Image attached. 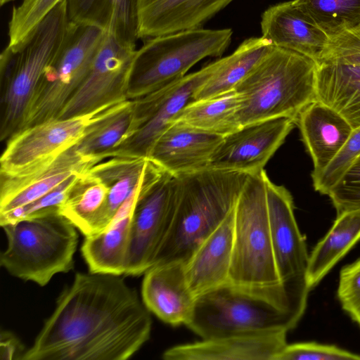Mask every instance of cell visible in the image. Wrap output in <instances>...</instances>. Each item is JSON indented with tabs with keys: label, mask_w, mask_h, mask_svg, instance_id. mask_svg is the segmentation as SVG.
<instances>
[{
	"label": "cell",
	"mask_w": 360,
	"mask_h": 360,
	"mask_svg": "<svg viewBox=\"0 0 360 360\" xmlns=\"http://www.w3.org/2000/svg\"><path fill=\"white\" fill-rule=\"evenodd\" d=\"M151 328L150 311L121 275L77 273L22 360H126Z\"/></svg>",
	"instance_id": "6da1fadb"
},
{
	"label": "cell",
	"mask_w": 360,
	"mask_h": 360,
	"mask_svg": "<svg viewBox=\"0 0 360 360\" xmlns=\"http://www.w3.org/2000/svg\"><path fill=\"white\" fill-rule=\"evenodd\" d=\"M75 24L67 0L58 4L18 47L0 55V139L21 130L34 93L46 68L66 44Z\"/></svg>",
	"instance_id": "7a4b0ae2"
},
{
	"label": "cell",
	"mask_w": 360,
	"mask_h": 360,
	"mask_svg": "<svg viewBox=\"0 0 360 360\" xmlns=\"http://www.w3.org/2000/svg\"><path fill=\"white\" fill-rule=\"evenodd\" d=\"M305 308L284 287L249 290L229 283L196 297L186 325L201 338L294 328Z\"/></svg>",
	"instance_id": "3957f363"
},
{
	"label": "cell",
	"mask_w": 360,
	"mask_h": 360,
	"mask_svg": "<svg viewBox=\"0 0 360 360\" xmlns=\"http://www.w3.org/2000/svg\"><path fill=\"white\" fill-rule=\"evenodd\" d=\"M249 175L206 168L177 176L179 198L174 221L155 265L185 263L233 211Z\"/></svg>",
	"instance_id": "277c9868"
},
{
	"label": "cell",
	"mask_w": 360,
	"mask_h": 360,
	"mask_svg": "<svg viewBox=\"0 0 360 360\" xmlns=\"http://www.w3.org/2000/svg\"><path fill=\"white\" fill-rule=\"evenodd\" d=\"M317 65L306 56L274 46L235 89L240 127L277 117L296 122L300 112L316 101Z\"/></svg>",
	"instance_id": "5b68a950"
},
{
	"label": "cell",
	"mask_w": 360,
	"mask_h": 360,
	"mask_svg": "<svg viewBox=\"0 0 360 360\" xmlns=\"http://www.w3.org/2000/svg\"><path fill=\"white\" fill-rule=\"evenodd\" d=\"M6 249L0 264L11 275L43 287L74 266L77 229L59 213L25 219L1 226Z\"/></svg>",
	"instance_id": "8992f818"
},
{
	"label": "cell",
	"mask_w": 360,
	"mask_h": 360,
	"mask_svg": "<svg viewBox=\"0 0 360 360\" xmlns=\"http://www.w3.org/2000/svg\"><path fill=\"white\" fill-rule=\"evenodd\" d=\"M264 170L249 175L234 207L229 283L244 289L285 287L275 262L269 223ZM289 292V291H288Z\"/></svg>",
	"instance_id": "52a82bcc"
},
{
	"label": "cell",
	"mask_w": 360,
	"mask_h": 360,
	"mask_svg": "<svg viewBox=\"0 0 360 360\" xmlns=\"http://www.w3.org/2000/svg\"><path fill=\"white\" fill-rule=\"evenodd\" d=\"M232 34L231 29L200 27L145 39L134 56L128 99L138 98L183 77L206 57L221 56Z\"/></svg>",
	"instance_id": "ba28073f"
},
{
	"label": "cell",
	"mask_w": 360,
	"mask_h": 360,
	"mask_svg": "<svg viewBox=\"0 0 360 360\" xmlns=\"http://www.w3.org/2000/svg\"><path fill=\"white\" fill-rule=\"evenodd\" d=\"M105 32L76 25L66 44L43 73L21 129L58 118L86 77Z\"/></svg>",
	"instance_id": "9c48e42d"
},
{
	"label": "cell",
	"mask_w": 360,
	"mask_h": 360,
	"mask_svg": "<svg viewBox=\"0 0 360 360\" xmlns=\"http://www.w3.org/2000/svg\"><path fill=\"white\" fill-rule=\"evenodd\" d=\"M224 58L134 99L133 115L125 137L107 155L149 158L158 139L190 103L198 88L222 64Z\"/></svg>",
	"instance_id": "30bf717a"
},
{
	"label": "cell",
	"mask_w": 360,
	"mask_h": 360,
	"mask_svg": "<svg viewBox=\"0 0 360 360\" xmlns=\"http://www.w3.org/2000/svg\"><path fill=\"white\" fill-rule=\"evenodd\" d=\"M179 198V177L165 170L145 184L133 213L124 275H143L155 264L171 230Z\"/></svg>",
	"instance_id": "8fae6325"
},
{
	"label": "cell",
	"mask_w": 360,
	"mask_h": 360,
	"mask_svg": "<svg viewBox=\"0 0 360 360\" xmlns=\"http://www.w3.org/2000/svg\"><path fill=\"white\" fill-rule=\"evenodd\" d=\"M117 105L80 116L49 120L19 131L6 141L0 158V174H20L56 158L75 146L92 124Z\"/></svg>",
	"instance_id": "7c38bea8"
},
{
	"label": "cell",
	"mask_w": 360,
	"mask_h": 360,
	"mask_svg": "<svg viewBox=\"0 0 360 360\" xmlns=\"http://www.w3.org/2000/svg\"><path fill=\"white\" fill-rule=\"evenodd\" d=\"M136 43L106 32L82 83L58 118L91 113L127 100Z\"/></svg>",
	"instance_id": "4fadbf2b"
},
{
	"label": "cell",
	"mask_w": 360,
	"mask_h": 360,
	"mask_svg": "<svg viewBox=\"0 0 360 360\" xmlns=\"http://www.w3.org/2000/svg\"><path fill=\"white\" fill-rule=\"evenodd\" d=\"M273 252L281 283L306 308L311 290L307 281L309 255L294 214L292 195L283 186L265 179Z\"/></svg>",
	"instance_id": "5bb4252c"
},
{
	"label": "cell",
	"mask_w": 360,
	"mask_h": 360,
	"mask_svg": "<svg viewBox=\"0 0 360 360\" xmlns=\"http://www.w3.org/2000/svg\"><path fill=\"white\" fill-rule=\"evenodd\" d=\"M295 124L292 118L277 117L240 127L223 136L207 168L250 175L261 172Z\"/></svg>",
	"instance_id": "9a60e30c"
},
{
	"label": "cell",
	"mask_w": 360,
	"mask_h": 360,
	"mask_svg": "<svg viewBox=\"0 0 360 360\" xmlns=\"http://www.w3.org/2000/svg\"><path fill=\"white\" fill-rule=\"evenodd\" d=\"M101 161L84 156L73 146L32 169L13 175L0 174V213L37 200L71 176L82 174Z\"/></svg>",
	"instance_id": "2e32d148"
},
{
	"label": "cell",
	"mask_w": 360,
	"mask_h": 360,
	"mask_svg": "<svg viewBox=\"0 0 360 360\" xmlns=\"http://www.w3.org/2000/svg\"><path fill=\"white\" fill-rule=\"evenodd\" d=\"M285 330L223 335L166 349L165 360H275L287 345Z\"/></svg>",
	"instance_id": "e0dca14e"
},
{
	"label": "cell",
	"mask_w": 360,
	"mask_h": 360,
	"mask_svg": "<svg viewBox=\"0 0 360 360\" xmlns=\"http://www.w3.org/2000/svg\"><path fill=\"white\" fill-rule=\"evenodd\" d=\"M156 172V166L150 162L144 176L110 224L103 231L85 237L81 252L89 272L124 275L135 205L143 186Z\"/></svg>",
	"instance_id": "ac0fdd59"
},
{
	"label": "cell",
	"mask_w": 360,
	"mask_h": 360,
	"mask_svg": "<svg viewBox=\"0 0 360 360\" xmlns=\"http://www.w3.org/2000/svg\"><path fill=\"white\" fill-rule=\"evenodd\" d=\"M143 275L141 297L147 309L167 324L186 326L196 298L187 283L184 263L156 264Z\"/></svg>",
	"instance_id": "d6986e66"
},
{
	"label": "cell",
	"mask_w": 360,
	"mask_h": 360,
	"mask_svg": "<svg viewBox=\"0 0 360 360\" xmlns=\"http://www.w3.org/2000/svg\"><path fill=\"white\" fill-rule=\"evenodd\" d=\"M223 136L175 121L156 141L149 159L174 176L207 168Z\"/></svg>",
	"instance_id": "ffe728a7"
},
{
	"label": "cell",
	"mask_w": 360,
	"mask_h": 360,
	"mask_svg": "<svg viewBox=\"0 0 360 360\" xmlns=\"http://www.w3.org/2000/svg\"><path fill=\"white\" fill-rule=\"evenodd\" d=\"M233 0H136L137 37L200 28Z\"/></svg>",
	"instance_id": "44dd1931"
},
{
	"label": "cell",
	"mask_w": 360,
	"mask_h": 360,
	"mask_svg": "<svg viewBox=\"0 0 360 360\" xmlns=\"http://www.w3.org/2000/svg\"><path fill=\"white\" fill-rule=\"evenodd\" d=\"M264 38L274 46L291 50L315 61H321L330 37L292 1L269 7L262 15Z\"/></svg>",
	"instance_id": "7402d4cb"
},
{
	"label": "cell",
	"mask_w": 360,
	"mask_h": 360,
	"mask_svg": "<svg viewBox=\"0 0 360 360\" xmlns=\"http://www.w3.org/2000/svg\"><path fill=\"white\" fill-rule=\"evenodd\" d=\"M295 123L312 159L311 176L319 174L329 165L354 131L339 112L317 100L300 112Z\"/></svg>",
	"instance_id": "603a6c76"
},
{
	"label": "cell",
	"mask_w": 360,
	"mask_h": 360,
	"mask_svg": "<svg viewBox=\"0 0 360 360\" xmlns=\"http://www.w3.org/2000/svg\"><path fill=\"white\" fill-rule=\"evenodd\" d=\"M233 225L234 209L184 263L187 283L195 298L229 282Z\"/></svg>",
	"instance_id": "cb8c5ba5"
},
{
	"label": "cell",
	"mask_w": 360,
	"mask_h": 360,
	"mask_svg": "<svg viewBox=\"0 0 360 360\" xmlns=\"http://www.w3.org/2000/svg\"><path fill=\"white\" fill-rule=\"evenodd\" d=\"M316 100L339 112L354 129L360 127V65L317 63Z\"/></svg>",
	"instance_id": "d4e9b609"
},
{
	"label": "cell",
	"mask_w": 360,
	"mask_h": 360,
	"mask_svg": "<svg viewBox=\"0 0 360 360\" xmlns=\"http://www.w3.org/2000/svg\"><path fill=\"white\" fill-rule=\"evenodd\" d=\"M70 20L98 27L120 39L136 43V0H67Z\"/></svg>",
	"instance_id": "484cf974"
},
{
	"label": "cell",
	"mask_w": 360,
	"mask_h": 360,
	"mask_svg": "<svg viewBox=\"0 0 360 360\" xmlns=\"http://www.w3.org/2000/svg\"><path fill=\"white\" fill-rule=\"evenodd\" d=\"M109 188L89 169L77 177L60 206L58 213L86 237L101 231Z\"/></svg>",
	"instance_id": "4316f807"
},
{
	"label": "cell",
	"mask_w": 360,
	"mask_h": 360,
	"mask_svg": "<svg viewBox=\"0 0 360 360\" xmlns=\"http://www.w3.org/2000/svg\"><path fill=\"white\" fill-rule=\"evenodd\" d=\"M359 240L360 210L337 214L328 232L309 255L307 281L310 290L322 281Z\"/></svg>",
	"instance_id": "83f0119b"
},
{
	"label": "cell",
	"mask_w": 360,
	"mask_h": 360,
	"mask_svg": "<svg viewBox=\"0 0 360 360\" xmlns=\"http://www.w3.org/2000/svg\"><path fill=\"white\" fill-rule=\"evenodd\" d=\"M274 45L263 37L245 40L198 88L194 101L216 97L235 90L270 52Z\"/></svg>",
	"instance_id": "f1b7e54d"
},
{
	"label": "cell",
	"mask_w": 360,
	"mask_h": 360,
	"mask_svg": "<svg viewBox=\"0 0 360 360\" xmlns=\"http://www.w3.org/2000/svg\"><path fill=\"white\" fill-rule=\"evenodd\" d=\"M103 160L89 171L109 188L101 231L111 222L117 210L146 173L150 160L146 158L114 156Z\"/></svg>",
	"instance_id": "f546056e"
},
{
	"label": "cell",
	"mask_w": 360,
	"mask_h": 360,
	"mask_svg": "<svg viewBox=\"0 0 360 360\" xmlns=\"http://www.w3.org/2000/svg\"><path fill=\"white\" fill-rule=\"evenodd\" d=\"M240 98L233 90L190 103L173 122H181L203 131L224 136L240 127L238 118Z\"/></svg>",
	"instance_id": "4dcf8cb0"
},
{
	"label": "cell",
	"mask_w": 360,
	"mask_h": 360,
	"mask_svg": "<svg viewBox=\"0 0 360 360\" xmlns=\"http://www.w3.org/2000/svg\"><path fill=\"white\" fill-rule=\"evenodd\" d=\"M133 115V101L115 105L106 115L91 125L84 136L75 145L87 157L107 159L108 153L127 135Z\"/></svg>",
	"instance_id": "1f68e13d"
},
{
	"label": "cell",
	"mask_w": 360,
	"mask_h": 360,
	"mask_svg": "<svg viewBox=\"0 0 360 360\" xmlns=\"http://www.w3.org/2000/svg\"><path fill=\"white\" fill-rule=\"evenodd\" d=\"M329 37L360 28V0H292Z\"/></svg>",
	"instance_id": "d6a6232c"
},
{
	"label": "cell",
	"mask_w": 360,
	"mask_h": 360,
	"mask_svg": "<svg viewBox=\"0 0 360 360\" xmlns=\"http://www.w3.org/2000/svg\"><path fill=\"white\" fill-rule=\"evenodd\" d=\"M63 0H22L13 7L8 25L7 46L15 49L30 35L36 25Z\"/></svg>",
	"instance_id": "836d02e7"
},
{
	"label": "cell",
	"mask_w": 360,
	"mask_h": 360,
	"mask_svg": "<svg viewBox=\"0 0 360 360\" xmlns=\"http://www.w3.org/2000/svg\"><path fill=\"white\" fill-rule=\"evenodd\" d=\"M79 174L71 176L53 190L28 205L0 213L1 226L25 219L58 213L60 206Z\"/></svg>",
	"instance_id": "e575fe53"
},
{
	"label": "cell",
	"mask_w": 360,
	"mask_h": 360,
	"mask_svg": "<svg viewBox=\"0 0 360 360\" xmlns=\"http://www.w3.org/2000/svg\"><path fill=\"white\" fill-rule=\"evenodd\" d=\"M360 155V127L351 136L329 165L318 174L311 176L315 191L328 195L330 189Z\"/></svg>",
	"instance_id": "d590c367"
},
{
	"label": "cell",
	"mask_w": 360,
	"mask_h": 360,
	"mask_svg": "<svg viewBox=\"0 0 360 360\" xmlns=\"http://www.w3.org/2000/svg\"><path fill=\"white\" fill-rule=\"evenodd\" d=\"M327 195L337 214L360 210V157L345 172Z\"/></svg>",
	"instance_id": "8d00e7d4"
},
{
	"label": "cell",
	"mask_w": 360,
	"mask_h": 360,
	"mask_svg": "<svg viewBox=\"0 0 360 360\" xmlns=\"http://www.w3.org/2000/svg\"><path fill=\"white\" fill-rule=\"evenodd\" d=\"M275 360H360V354L316 342L286 345Z\"/></svg>",
	"instance_id": "74e56055"
},
{
	"label": "cell",
	"mask_w": 360,
	"mask_h": 360,
	"mask_svg": "<svg viewBox=\"0 0 360 360\" xmlns=\"http://www.w3.org/2000/svg\"><path fill=\"white\" fill-rule=\"evenodd\" d=\"M338 297L342 309L360 327V258L341 269Z\"/></svg>",
	"instance_id": "f35d334b"
},
{
	"label": "cell",
	"mask_w": 360,
	"mask_h": 360,
	"mask_svg": "<svg viewBox=\"0 0 360 360\" xmlns=\"http://www.w3.org/2000/svg\"><path fill=\"white\" fill-rule=\"evenodd\" d=\"M321 61L360 65V28L330 37Z\"/></svg>",
	"instance_id": "ab89813d"
},
{
	"label": "cell",
	"mask_w": 360,
	"mask_h": 360,
	"mask_svg": "<svg viewBox=\"0 0 360 360\" xmlns=\"http://www.w3.org/2000/svg\"><path fill=\"white\" fill-rule=\"evenodd\" d=\"M27 349L17 336L11 331L1 330L0 334V359L22 360Z\"/></svg>",
	"instance_id": "60d3db41"
},
{
	"label": "cell",
	"mask_w": 360,
	"mask_h": 360,
	"mask_svg": "<svg viewBox=\"0 0 360 360\" xmlns=\"http://www.w3.org/2000/svg\"><path fill=\"white\" fill-rule=\"evenodd\" d=\"M13 1L15 0H0V4L1 6H4V4H8Z\"/></svg>",
	"instance_id": "b9f144b4"
},
{
	"label": "cell",
	"mask_w": 360,
	"mask_h": 360,
	"mask_svg": "<svg viewBox=\"0 0 360 360\" xmlns=\"http://www.w3.org/2000/svg\"><path fill=\"white\" fill-rule=\"evenodd\" d=\"M359 157H360V155H359Z\"/></svg>",
	"instance_id": "7bdbcfd3"
}]
</instances>
